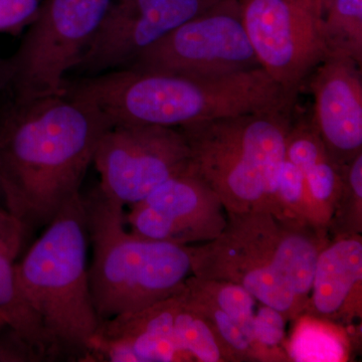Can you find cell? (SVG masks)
<instances>
[{
	"mask_svg": "<svg viewBox=\"0 0 362 362\" xmlns=\"http://www.w3.org/2000/svg\"><path fill=\"white\" fill-rule=\"evenodd\" d=\"M175 333L183 361L235 362L209 319L188 298L185 287L180 292Z\"/></svg>",
	"mask_w": 362,
	"mask_h": 362,
	"instance_id": "19",
	"label": "cell"
},
{
	"mask_svg": "<svg viewBox=\"0 0 362 362\" xmlns=\"http://www.w3.org/2000/svg\"><path fill=\"white\" fill-rule=\"evenodd\" d=\"M93 163L100 175L102 194L131 206L187 170L192 154L178 128L116 125L102 136Z\"/></svg>",
	"mask_w": 362,
	"mask_h": 362,
	"instance_id": "9",
	"label": "cell"
},
{
	"mask_svg": "<svg viewBox=\"0 0 362 362\" xmlns=\"http://www.w3.org/2000/svg\"><path fill=\"white\" fill-rule=\"evenodd\" d=\"M84 202L92 247L90 295L100 321L141 310L185 287L192 276V246L136 235L124 206L99 188Z\"/></svg>",
	"mask_w": 362,
	"mask_h": 362,
	"instance_id": "4",
	"label": "cell"
},
{
	"mask_svg": "<svg viewBox=\"0 0 362 362\" xmlns=\"http://www.w3.org/2000/svg\"><path fill=\"white\" fill-rule=\"evenodd\" d=\"M13 75V66L11 58H0V92L11 86Z\"/></svg>",
	"mask_w": 362,
	"mask_h": 362,
	"instance_id": "28",
	"label": "cell"
},
{
	"mask_svg": "<svg viewBox=\"0 0 362 362\" xmlns=\"http://www.w3.org/2000/svg\"><path fill=\"white\" fill-rule=\"evenodd\" d=\"M306 82L316 129L331 158L344 165L362 152L361 66L347 57L329 56Z\"/></svg>",
	"mask_w": 362,
	"mask_h": 362,
	"instance_id": "13",
	"label": "cell"
},
{
	"mask_svg": "<svg viewBox=\"0 0 362 362\" xmlns=\"http://www.w3.org/2000/svg\"><path fill=\"white\" fill-rule=\"evenodd\" d=\"M192 276L226 281L246 289L288 320L302 314L294 290L275 264L233 221L216 239L192 246Z\"/></svg>",
	"mask_w": 362,
	"mask_h": 362,
	"instance_id": "12",
	"label": "cell"
},
{
	"mask_svg": "<svg viewBox=\"0 0 362 362\" xmlns=\"http://www.w3.org/2000/svg\"><path fill=\"white\" fill-rule=\"evenodd\" d=\"M126 221L144 239L197 246L223 233L228 214L218 195L190 164L131 206Z\"/></svg>",
	"mask_w": 362,
	"mask_h": 362,
	"instance_id": "11",
	"label": "cell"
},
{
	"mask_svg": "<svg viewBox=\"0 0 362 362\" xmlns=\"http://www.w3.org/2000/svg\"><path fill=\"white\" fill-rule=\"evenodd\" d=\"M66 92L96 105L112 126L178 129L296 103L262 68L209 77L125 68L66 83Z\"/></svg>",
	"mask_w": 362,
	"mask_h": 362,
	"instance_id": "2",
	"label": "cell"
},
{
	"mask_svg": "<svg viewBox=\"0 0 362 362\" xmlns=\"http://www.w3.org/2000/svg\"><path fill=\"white\" fill-rule=\"evenodd\" d=\"M190 280L237 322L240 329L261 352L264 361H270L269 356L259 349L254 339L255 308L257 304L255 297L240 286L226 281L209 280L194 276H190Z\"/></svg>",
	"mask_w": 362,
	"mask_h": 362,
	"instance_id": "22",
	"label": "cell"
},
{
	"mask_svg": "<svg viewBox=\"0 0 362 362\" xmlns=\"http://www.w3.org/2000/svg\"><path fill=\"white\" fill-rule=\"evenodd\" d=\"M270 213L289 225L314 228L309 216L303 175L286 157L279 173L275 199Z\"/></svg>",
	"mask_w": 362,
	"mask_h": 362,
	"instance_id": "23",
	"label": "cell"
},
{
	"mask_svg": "<svg viewBox=\"0 0 362 362\" xmlns=\"http://www.w3.org/2000/svg\"><path fill=\"white\" fill-rule=\"evenodd\" d=\"M324 33L329 56L362 65V0H322Z\"/></svg>",
	"mask_w": 362,
	"mask_h": 362,
	"instance_id": "20",
	"label": "cell"
},
{
	"mask_svg": "<svg viewBox=\"0 0 362 362\" xmlns=\"http://www.w3.org/2000/svg\"><path fill=\"white\" fill-rule=\"evenodd\" d=\"M342 192L331 221L329 233H361L362 152L342 166Z\"/></svg>",
	"mask_w": 362,
	"mask_h": 362,
	"instance_id": "24",
	"label": "cell"
},
{
	"mask_svg": "<svg viewBox=\"0 0 362 362\" xmlns=\"http://www.w3.org/2000/svg\"><path fill=\"white\" fill-rule=\"evenodd\" d=\"M243 23L262 69L296 101L327 58L322 0H239Z\"/></svg>",
	"mask_w": 362,
	"mask_h": 362,
	"instance_id": "7",
	"label": "cell"
},
{
	"mask_svg": "<svg viewBox=\"0 0 362 362\" xmlns=\"http://www.w3.org/2000/svg\"><path fill=\"white\" fill-rule=\"evenodd\" d=\"M361 233L333 235L319 252L304 314L335 323L361 316Z\"/></svg>",
	"mask_w": 362,
	"mask_h": 362,
	"instance_id": "15",
	"label": "cell"
},
{
	"mask_svg": "<svg viewBox=\"0 0 362 362\" xmlns=\"http://www.w3.org/2000/svg\"><path fill=\"white\" fill-rule=\"evenodd\" d=\"M220 0H112L77 68L89 76L128 68L176 28Z\"/></svg>",
	"mask_w": 362,
	"mask_h": 362,
	"instance_id": "10",
	"label": "cell"
},
{
	"mask_svg": "<svg viewBox=\"0 0 362 362\" xmlns=\"http://www.w3.org/2000/svg\"><path fill=\"white\" fill-rule=\"evenodd\" d=\"M286 346L289 361L340 362L349 357V334L337 324L307 314L297 317Z\"/></svg>",
	"mask_w": 362,
	"mask_h": 362,
	"instance_id": "18",
	"label": "cell"
},
{
	"mask_svg": "<svg viewBox=\"0 0 362 362\" xmlns=\"http://www.w3.org/2000/svg\"><path fill=\"white\" fill-rule=\"evenodd\" d=\"M8 211L0 209V320L40 359L49 358L42 327L18 287L16 265L26 230Z\"/></svg>",
	"mask_w": 362,
	"mask_h": 362,
	"instance_id": "17",
	"label": "cell"
},
{
	"mask_svg": "<svg viewBox=\"0 0 362 362\" xmlns=\"http://www.w3.org/2000/svg\"><path fill=\"white\" fill-rule=\"evenodd\" d=\"M42 0H0V33H16L37 18Z\"/></svg>",
	"mask_w": 362,
	"mask_h": 362,
	"instance_id": "26",
	"label": "cell"
},
{
	"mask_svg": "<svg viewBox=\"0 0 362 362\" xmlns=\"http://www.w3.org/2000/svg\"><path fill=\"white\" fill-rule=\"evenodd\" d=\"M185 289L192 303L209 319L216 334L230 352L235 362L265 361L261 352L247 338L244 331L240 329L237 322L194 285L190 277L185 281Z\"/></svg>",
	"mask_w": 362,
	"mask_h": 362,
	"instance_id": "21",
	"label": "cell"
},
{
	"mask_svg": "<svg viewBox=\"0 0 362 362\" xmlns=\"http://www.w3.org/2000/svg\"><path fill=\"white\" fill-rule=\"evenodd\" d=\"M37 361L42 359L18 338L14 342H0V362Z\"/></svg>",
	"mask_w": 362,
	"mask_h": 362,
	"instance_id": "27",
	"label": "cell"
},
{
	"mask_svg": "<svg viewBox=\"0 0 362 362\" xmlns=\"http://www.w3.org/2000/svg\"><path fill=\"white\" fill-rule=\"evenodd\" d=\"M294 109L257 112L180 128L192 166L226 214L271 211Z\"/></svg>",
	"mask_w": 362,
	"mask_h": 362,
	"instance_id": "5",
	"label": "cell"
},
{
	"mask_svg": "<svg viewBox=\"0 0 362 362\" xmlns=\"http://www.w3.org/2000/svg\"><path fill=\"white\" fill-rule=\"evenodd\" d=\"M287 321L281 312L264 304L255 314V342L269 356L270 361H289L286 351L278 347L284 340Z\"/></svg>",
	"mask_w": 362,
	"mask_h": 362,
	"instance_id": "25",
	"label": "cell"
},
{
	"mask_svg": "<svg viewBox=\"0 0 362 362\" xmlns=\"http://www.w3.org/2000/svg\"><path fill=\"white\" fill-rule=\"evenodd\" d=\"M111 4L112 0L42 1L11 58L14 101L65 94L66 74L77 68Z\"/></svg>",
	"mask_w": 362,
	"mask_h": 362,
	"instance_id": "6",
	"label": "cell"
},
{
	"mask_svg": "<svg viewBox=\"0 0 362 362\" xmlns=\"http://www.w3.org/2000/svg\"><path fill=\"white\" fill-rule=\"evenodd\" d=\"M285 157L303 175L311 225L329 233L343 188L342 166L333 160L311 117L292 121Z\"/></svg>",
	"mask_w": 362,
	"mask_h": 362,
	"instance_id": "16",
	"label": "cell"
},
{
	"mask_svg": "<svg viewBox=\"0 0 362 362\" xmlns=\"http://www.w3.org/2000/svg\"><path fill=\"white\" fill-rule=\"evenodd\" d=\"M128 68L209 77L262 68L239 0H220L142 52Z\"/></svg>",
	"mask_w": 362,
	"mask_h": 362,
	"instance_id": "8",
	"label": "cell"
},
{
	"mask_svg": "<svg viewBox=\"0 0 362 362\" xmlns=\"http://www.w3.org/2000/svg\"><path fill=\"white\" fill-rule=\"evenodd\" d=\"M88 249L84 197L78 194L16 265L18 287L39 320L49 357L84 361L101 322L90 295Z\"/></svg>",
	"mask_w": 362,
	"mask_h": 362,
	"instance_id": "3",
	"label": "cell"
},
{
	"mask_svg": "<svg viewBox=\"0 0 362 362\" xmlns=\"http://www.w3.org/2000/svg\"><path fill=\"white\" fill-rule=\"evenodd\" d=\"M112 123L71 95L16 102L0 115V190L26 228L47 226L76 195Z\"/></svg>",
	"mask_w": 362,
	"mask_h": 362,
	"instance_id": "1",
	"label": "cell"
},
{
	"mask_svg": "<svg viewBox=\"0 0 362 362\" xmlns=\"http://www.w3.org/2000/svg\"><path fill=\"white\" fill-rule=\"evenodd\" d=\"M181 290L141 310L101 321L84 361H183L175 333Z\"/></svg>",
	"mask_w": 362,
	"mask_h": 362,
	"instance_id": "14",
	"label": "cell"
}]
</instances>
